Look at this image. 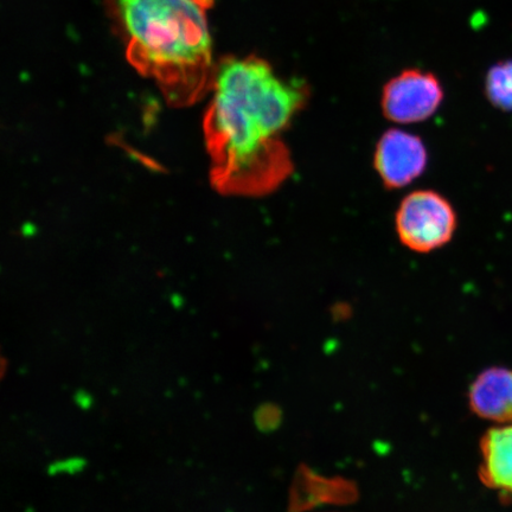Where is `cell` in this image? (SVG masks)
Returning a JSON list of instances; mask_svg holds the SVG:
<instances>
[{
    "mask_svg": "<svg viewBox=\"0 0 512 512\" xmlns=\"http://www.w3.org/2000/svg\"><path fill=\"white\" fill-rule=\"evenodd\" d=\"M444 88L431 72L405 69L383 87L381 106L384 117L396 124H418L439 110Z\"/></svg>",
    "mask_w": 512,
    "mask_h": 512,
    "instance_id": "cell-4",
    "label": "cell"
},
{
    "mask_svg": "<svg viewBox=\"0 0 512 512\" xmlns=\"http://www.w3.org/2000/svg\"><path fill=\"white\" fill-rule=\"evenodd\" d=\"M210 93L203 130L213 187L240 197L280 188L294 171L283 134L309 105V83L283 78L258 55H227L216 62Z\"/></svg>",
    "mask_w": 512,
    "mask_h": 512,
    "instance_id": "cell-1",
    "label": "cell"
},
{
    "mask_svg": "<svg viewBox=\"0 0 512 512\" xmlns=\"http://www.w3.org/2000/svg\"><path fill=\"white\" fill-rule=\"evenodd\" d=\"M472 412L503 425L512 422V369L494 367L479 374L469 392Z\"/></svg>",
    "mask_w": 512,
    "mask_h": 512,
    "instance_id": "cell-6",
    "label": "cell"
},
{
    "mask_svg": "<svg viewBox=\"0 0 512 512\" xmlns=\"http://www.w3.org/2000/svg\"><path fill=\"white\" fill-rule=\"evenodd\" d=\"M479 477L489 489L512 496V422L491 428L480 443Z\"/></svg>",
    "mask_w": 512,
    "mask_h": 512,
    "instance_id": "cell-7",
    "label": "cell"
},
{
    "mask_svg": "<svg viewBox=\"0 0 512 512\" xmlns=\"http://www.w3.org/2000/svg\"><path fill=\"white\" fill-rule=\"evenodd\" d=\"M128 63L155 82L170 106L211 92L216 68L209 10L215 0H102Z\"/></svg>",
    "mask_w": 512,
    "mask_h": 512,
    "instance_id": "cell-2",
    "label": "cell"
},
{
    "mask_svg": "<svg viewBox=\"0 0 512 512\" xmlns=\"http://www.w3.org/2000/svg\"><path fill=\"white\" fill-rule=\"evenodd\" d=\"M426 146L419 137L401 130H389L377 143L374 165L388 189L407 187L425 171Z\"/></svg>",
    "mask_w": 512,
    "mask_h": 512,
    "instance_id": "cell-5",
    "label": "cell"
},
{
    "mask_svg": "<svg viewBox=\"0 0 512 512\" xmlns=\"http://www.w3.org/2000/svg\"><path fill=\"white\" fill-rule=\"evenodd\" d=\"M485 95L499 110L512 111V60L498 62L489 69Z\"/></svg>",
    "mask_w": 512,
    "mask_h": 512,
    "instance_id": "cell-8",
    "label": "cell"
},
{
    "mask_svg": "<svg viewBox=\"0 0 512 512\" xmlns=\"http://www.w3.org/2000/svg\"><path fill=\"white\" fill-rule=\"evenodd\" d=\"M395 226L403 246L416 253H430L453 238L457 214L438 192L419 190L401 202Z\"/></svg>",
    "mask_w": 512,
    "mask_h": 512,
    "instance_id": "cell-3",
    "label": "cell"
}]
</instances>
